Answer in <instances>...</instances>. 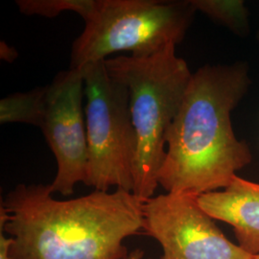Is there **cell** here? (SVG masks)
Listing matches in <instances>:
<instances>
[{
	"label": "cell",
	"instance_id": "9c48e42d",
	"mask_svg": "<svg viewBox=\"0 0 259 259\" xmlns=\"http://www.w3.org/2000/svg\"><path fill=\"white\" fill-rule=\"evenodd\" d=\"M47 85L10 94L0 101V123H24L40 128L47 105Z\"/></svg>",
	"mask_w": 259,
	"mask_h": 259
},
{
	"label": "cell",
	"instance_id": "8992f818",
	"mask_svg": "<svg viewBox=\"0 0 259 259\" xmlns=\"http://www.w3.org/2000/svg\"><path fill=\"white\" fill-rule=\"evenodd\" d=\"M143 232L160 244L161 259H253L229 240L193 195H157L143 204Z\"/></svg>",
	"mask_w": 259,
	"mask_h": 259
},
{
	"label": "cell",
	"instance_id": "9a60e30c",
	"mask_svg": "<svg viewBox=\"0 0 259 259\" xmlns=\"http://www.w3.org/2000/svg\"><path fill=\"white\" fill-rule=\"evenodd\" d=\"M253 259H259V255H256V256H254Z\"/></svg>",
	"mask_w": 259,
	"mask_h": 259
},
{
	"label": "cell",
	"instance_id": "7c38bea8",
	"mask_svg": "<svg viewBox=\"0 0 259 259\" xmlns=\"http://www.w3.org/2000/svg\"><path fill=\"white\" fill-rule=\"evenodd\" d=\"M19 56L16 48L9 46L6 41L0 42V58L7 63H14Z\"/></svg>",
	"mask_w": 259,
	"mask_h": 259
},
{
	"label": "cell",
	"instance_id": "4fadbf2b",
	"mask_svg": "<svg viewBox=\"0 0 259 259\" xmlns=\"http://www.w3.org/2000/svg\"><path fill=\"white\" fill-rule=\"evenodd\" d=\"M11 239L0 232V259H10L9 249Z\"/></svg>",
	"mask_w": 259,
	"mask_h": 259
},
{
	"label": "cell",
	"instance_id": "5bb4252c",
	"mask_svg": "<svg viewBox=\"0 0 259 259\" xmlns=\"http://www.w3.org/2000/svg\"><path fill=\"white\" fill-rule=\"evenodd\" d=\"M144 250L141 249H135L130 251L129 253L123 259H143L144 257Z\"/></svg>",
	"mask_w": 259,
	"mask_h": 259
},
{
	"label": "cell",
	"instance_id": "30bf717a",
	"mask_svg": "<svg viewBox=\"0 0 259 259\" xmlns=\"http://www.w3.org/2000/svg\"><path fill=\"white\" fill-rule=\"evenodd\" d=\"M197 11L210 19L244 34L248 30V11L240 0H191Z\"/></svg>",
	"mask_w": 259,
	"mask_h": 259
},
{
	"label": "cell",
	"instance_id": "ba28073f",
	"mask_svg": "<svg viewBox=\"0 0 259 259\" xmlns=\"http://www.w3.org/2000/svg\"><path fill=\"white\" fill-rule=\"evenodd\" d=\"M198 203L214 220L232 226L242 250L259 255V184L236 175L226 188L200 195Z\"/></svg>",
	"mask_w": 259,
	"mask_h": 259
},
{
	"label": "cell",
	"instance_id": "7a4b0ae2",
	"mask_svg": "<svg viewBox=\"0 0 259 259\" xmlns=\"http://www.w3.org/2000/svg\"><path fill=\"white\" fill-rule=\"evenodd\" d=\"M248 66L205 65L192 73L167 132L158 185L167 193L200 195L224 189L252 155L236 138L232 111L248 92Z\"/></svg>",
	"mask_w": 259,
	"mask_h": 259
},
{
	"label": "cell",
	"instance_id": "3957f363",
	"mask_svg": "<svg viewBox=\"0 0 259 259\" xmlns=\"http://www.w3.org/2000/svg\"><path fill=\"white\" fill-rule=\"evenodd\" d=\"M111 77L124 83L137 134L133 193L142 201L154 197L166 157L167 132L176 117L192 72L169 46L147 57L116 56L105 60Z\"/></svg>",
	"mask_w": 259,
	"mask_h": 259
},
{
	"label": "cell",
	"instance_id": "2e32d148",
	"mask_svg": "<svg viewBox=\"0 0 259 259\" xmlns=\"http://www.w3.org/2000/svg\"><path fill=\"white\" fill-rule=\"evenodd\" d=\"M149 259H155V258H149Z\"/></svg>",
	"mask_w": 259,
	"mask_h": 259
},
{
	"label": "cell",
	"instance_id": "5b68a950",
	"mask_svg": "<svg viewBox=\"0 0 259 259\" xmlns=\"http://www.w3.org/2000/svg\"><path fill=\"white\" fill-rule=\"evenodd\" d=\"M84 81L89 175L85 185L109 191L115 186L133 192L137 134L128 88L111 77L104 61L80 68Z\"/></svg>",
	"mask_w": 259,
	"mask_h": 259
},
{
	"label": "cell",
	"instance_id": "277c9868",
	"mask_svg": "<svg viewBox=\"0 0 259 259\" xmlns=\"http://www.w3.org/2000/svg\"><path fill=\"white\" fill-rule=\"evenodd\" d=\"M196 12L191 0H93L83 32L72 42L70 68L80 69L118 52L147 57L177 47Z\"/></svg>",
	"mask_w": 259,
	"mask_h": 259
},
{
	"label": "cell",
	"instance_id": "8fae6325",
	"mask_svg": "<svg viewBox=\"0 0 259 259\" xmlns=\"http://www.w3.org/2000/svg\"><path fill=\"white\" fill-rule=\"evenodd\" d=\"M21 14L53 19L65 12H73L82 19L92 9L93 0H17Z\"/></svg>",
	"mask_w": 259,
	"mask_h": 259
},
{
	"label": "cell",
	"instance_id": "6da1fadb",
	"mask_svg": "<svg viewBox=\"0 0 259 259\" xmlns=\"http://www.w3.org/2000/svg\"><path fill=\"white\" fill-rule=\"evenodd\" d=\"M49 185L19 184L1 200L10 259H123L124 241L143 232L144 201L131 191L94 190L56 200Z\"/></svg>",
	"mask_w": 259,
	"mask_h": 259
},
{
	"label": "cell",
	"instance_id": "52a82bcc",
	"mask_svg": "<svg viewBox=\"0 0 259 259\" xmlns=\"http://www.w3.org/2000/svg\"><path fill=\"white\" fill-rule=\"evenodd\" d=\"M84 81L82 71L70 68L56 74L47 85V105L42 124L47 144L55 156L57 173L52 193L70 196L89 175V152L83 110Z\"/></svg>",
	"mask_w": 259,
	"mask_h": 259
}]
</instances>
